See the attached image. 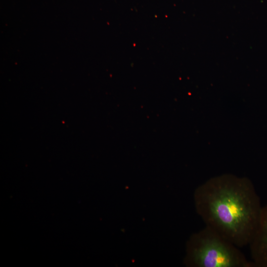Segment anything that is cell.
Wrapping results in <instances>:
<instances>
[{"mask_svg":"<svg viewBox=\"0 0 267 267\" xmlns=\"http://www.w3.org/2000/svg\"><path fill=\"white\" fill-rule=\"evenodd\" d=\"M194 200L206 226L239 248L249 245L263 206L248 178L231 175L213 178L197 188Z\"/></svg>","mask_w":267,"mask_h":267,"instance_id":"6da1fadb","label":"cell"},{"mask_svg":"<svg viewBox=\"0 0 267 267\" xmlns=\"http://www.w3.org/2000/svg\"><path fill=\"white\" fill-rule=\"evenodd\" d=\"M239 248L205 226L188 241L184 262L192 267H255Z\"/></svg>","mask_w":267,"mask_h":267,"instance_id":"7a4b0ae2","label":"cell"},{"mask_svg":"<svg viewBox=\"0 0 267 267\" xmlns=\"http://www.w3.org/2000/svg\"><path fill=\"white\" fill-rule=\"evenodd\" d=\"M256 267H267V204L262 207L253 237L248 245Z\"/></svg>","mask_w":267,"mask_h":267,"instance_id":"3957f363","label":"cell"}]
</instances>
